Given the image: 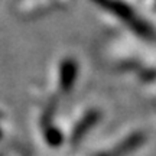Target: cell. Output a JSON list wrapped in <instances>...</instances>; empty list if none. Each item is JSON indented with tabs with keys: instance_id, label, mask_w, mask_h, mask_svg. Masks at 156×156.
<instances>
[{
	"instance_id": "obj_1",
	"label": "cell",
	"mask_w": 156,
	"mask_h": 156,
	"mask_svg": "<svg viewBox=\"0 0 156 156\" xmlns=\"http://www.w3.org/2000/svg\"><path fill=\"white\" fill-rule=\"evenodd\" d=\"M64 68H65L67 71H65V75L62 74V81L61 83H62L64 87H69L71 83H73L71 80H73V77H74V69H77V68L74 67L73 62H65V64H64Z\"/></svg>"
}]
</instances>
